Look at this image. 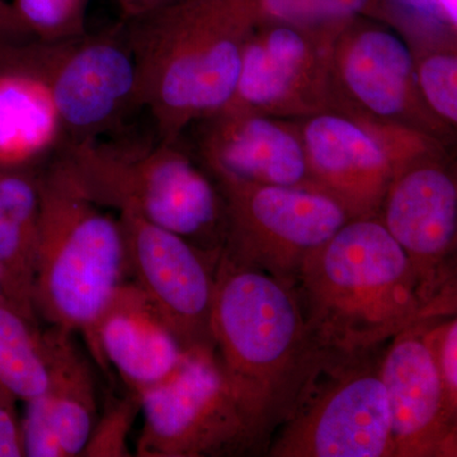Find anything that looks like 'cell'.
<instances>
[{"mask_svg": "<svg viewBox=\"0 0 457 457\" xmlns=\"http://www.w3.org/2000/svg\"><path fill=\"white\" fill-rule=\"evenodd\" d=\"M83 2L89 3V0H83Z\"/></svg>", "mask_w": 457, "mask_h": 457, "instance_id": "cell-31", "label": "cell"}, {"mask_svg": "<svg viewBox=\"0 0 457 457\" xmlns=\"http://www.w3.org/2000/svg\"><path fill=\"white\" fill-rule=\"evenodd\" d=\"M249 29L264 25H343L357 17L390 22L392 0H230Z\"/></svg>", "mask_w": 457, "mask_h": 457, "instance_id": "cell-22", "label": "cell"}, {"mask_svg": "<svg viewBox=\"0 0 457 457\" xmlns=\"http://www.w3.org/2000/svg\"><path fill=\"white\" fill-rule=\"evenodd\" d=\"M64 141L46 87L20 69L0 65V167H41Z\"/></svg>", "mask_w": 457, "mask_h": 457, "instance_id": "cell-20", "label": "cell"}, {"mask_svg": "<svg viewBox=\"0 0 457 457\" xmlns=\"http://www.w3.org/2000/svg\"><path fill=\"white\" fill-rule=\"evenodd\" d=\"M293 290L323 348L366 351L442 317L378 218L351 219L305 261Z\"/></svg>", "mask_w": 457, "mask_h": 457, "instance_id": "cell-2", "label": "cell"}, {"mask_svg": "<svg viewBox=\"0 0 457 457\" xmlns=\"http://www.w3.org/2000/svg\"><path fill=\"white\" fill-rule=\"evenodd\" d=\"M38 192L36 312L49 326L80 333L89 348L99 315L129 279L121 225L78 186L57 154L38 170Z\"/></svg>", "mask_w": 457, "mask_h": 457, "instance_id": "cell-4", "label": "cell"}, {"mask_svg": "<svg viewBox=\"0 0 457 457\" xmlns=\"http://www.w3.org/2000/svg\"><path fill=\"white\" fill-rule=\"evenodd\" d=\"M18 16L36 40H68L87 32L83 0H12Z\"/></svg>", "mask_w": 457, "mask_h": 457, "instance_id": "cell-24", "label": "cell"}, {"mask_svg": "<svg viewBox=\"0 0 457 457\" xmlns=\"http://www.w3.org/2000/svg\"><path fill=\"white\" fill-rule=\"evenodd\" d=\"M212 329L216 356L248 422L254 453H266L324 348L293 288L222 252Z\"/></svg>", "mask_w": 457, "mask_h": 457, "instance_id": "cell-1", "label": "cell"}, {"mask_svg": "<svg viewBox=\"0 0 457 457\" xmlns=\"http://www.w3.org/2000/svg\"><path fill=\"white\" fill-rule=\"evenodd\" d=\"M426 339L437 366L450 407L457 411V319L455 315L428 321Z\"/></svg>", "mask_w": 457, "mask_h": 457, "instance_id": "cell-26", "label": "cell"}, {"mask_svg": "<svg viewBox=\"0 0 457 457\" xmlns=\"http://www.w3.org/2000/svg\"><path fill=\"white\" fill-rule=\"evenodd\" d=\"M137 62V98L156 137L177 141L227 106L252 31L230 0H179L123 21Z\"/></svg>", "mask_w": 457, "mask_h": 457, "instance_id": "cell-3", "label": "cell"}, {"mask_svg": "<svg viewBox=\"0 0 457 457\" xmlns=\"http://www.w3.org/2000/svg\"><path fill=\"white\" fill-rule=\"evenodd\" d=\"M0 297H4V295L2 293V287H0Z\"/></svg>", "mask_w": 457, "mask_h": 457, "instance_id": "cell-30", "label": "cell"}, {"mask_svg": "<svg viewBox=\"0 0 457 457\" xmlns=\"http://www.w3.org/2000/svg\"><path fill=\"white\" fill-rule=\"evenodd\" d=\"M102 371L116 370L130 392L139 395L162 383L186 352L155 306L130 279L114 290L99 315L88 348Z\"/></svg>", "mask_w": 457, "mask_h": 457, "instance_id": "cell-18", "label": "cell"}, {"mask_svg": "<svg viewBox=\"0 0 457 457\" xmlns=\"http://www.w3.org/2000/svg\"><path fill=\"white\" fill-rule=\"evenodd\" d=\"M215 182L227 212L222 253L290 288L305 261L351 220L335 198L317 189Z\"/></svg>", "mask_w": 457, "mask_h": 457, "instance_id": "cell-9", "label": "cell"}, {"mask_svg": "<svg viewBox=\"0 0 457 457\" xmlns=\"http://www.w3.org/2000/svg\"><path fill=\"white\" fill-rule=\"evenodd\" d=\"M121 11L122 21L137 20L170 7L179 0H114Z\"/></svg>", "mask_w": 457, "mask_h": 457, "instance_id": "cell-29", "label": "cell"}, {"mask_svg": "<svg viewBox=\"0 0 457 457\" xmlns=\"http://www.w3.org/2000/svg\"><path fill=\"white\" fill-rule=\"evenodd\" d=\"M330 86V110L408 126L446 145L453 139L420 99L411 45L381 21L357 17L342 29Z\"/></svg>", "mask_w": 457, "mask_h": 457, "instance_id": "cell-11", "label": "cell"}, {"mask_svg": "<svg viewBox=\"0 0 457 457\" xmlns=\"http://www.w3.org/2000/svg\"><path fill=\"white\" fill-rule=\"evenodd\" d=\"M40 168L0 167V287L5 299L36 324Z\"/></svg>", "mask_w": 457, "mask_h": 457, "instance_id": "cell-19", "label": "cell"}, {"mask_svg": "<svg viewBox=\"0 0 457 457\" xmlns=\"http://www.w3.org/2000/svg\"><path fill=\"white\" fill-rule=\"evenodd\" d=\"M14 394L0 383V457H22L25 453L22 418Z\"/></svg>", "mask_w": 457, "mask_h": 457, "instance_id": "cell-27", "label": "cell"}, {"mask_svg": "<svg viewBox=\"0 0 457 457\" xmlns=\"http://www.w3.org/2000/svg\"><path fill=\"white\" fill-rule=\"evenodd\" d=\"M348 23L255 27L243 45L236 90L227 106L288 120L330 110L333 50Z\"/></svg>", "mask_w": 457, "mask_h": 457, "instance_id": "cell-12", "label": "cell"}, {"mask_svg": "<svg viewBox=\"0 0 457 457\" xmlns=\"http://www.w3.org/2000/svg\"><path fill=\"white\" fill-rule=\"evenodd\" d=\"M428 321L393 337L381 354L394 457L456 456L457 411L450 407L426 339Z\"/></svg>", "mask_w": 457, "mask_h": 457, "instance_id": "cell-15", "label": "cell"}, {"mask_svg": "<svg viewBox=\"0 0 457 457\" xmlns=\"http://www.w3.org/2000/svg\"><path fill=\"white\" fill-rule=\"evenodd\" d=\"M117 218L129 276L155 306L180 347L186 353L216 352L212 317L221 253L203 251L137 213L121 212Z\"/></svg>", "mask_w": 457, "mask_h": 457, "instance_id": "cell-13", "label": "cell"}, {"mask_svg": "<svg viewBox=\"0 0 457 457\" xmlns=\"http://www.w3.org/2000/svg\"><path fill=\"white\" fill-rule=\"evenodd\" d=\"M0 65L20 69L46 87L64 145L114 137L141 110L137 62L123 21L68 40L0 44Z\"/></svg>", "mask_w": 457, "mask_h": 457, "instance_id": "cell-7", "label": "cell"}, {"mask_svg": "<svg viewBox=\"0 0 457 457\" xmlns=\"http://www.w3.org/2000/svg\"><path fill=\"white\" fill-rule=\"evenodd\" d=\"M33 38L12 3L0 0V44H20Z\"/></svg>", "mask_w": 457, "mask_h": 457, "instance_id": "cell-28", "label": "cell"}, {"mask_svg": "<svg viewBox=\"0 0 457 457\" xmlns=\"http://www.w3.org/2000/svg\"><path fill=\"white\" fill-rule=\"evenodd\" d=\"M411 45L414 77L428 112L447 131L457 126V51L453 36L427 45Z\"/></svg>", "mask_w": 457, "mask_h": 457, "instance_id": "cell-23", "label": "cell"}, {"mask_svg": "<svg viewBox=\"0 0 457 457\" xmlns=\"http://www.w3.org/2000/svg\"><path fill=\"white\" fill-rule=\"evenodd\" d=\"M312 179L350 219L378 218L394 168L378 140L347 114L297 120Z\"/></svg>", "mask_w": 457, "mask_h": 457, "instance_id": "cell-16", "label": "cell"}, {"mask_svg": "<svg viewBox=\"0 0 457 457\" xmlns=\"http://www.w3.org/2000/svg\"><path fill=\"white\" fill-rule=\"evenodd\" d=\"M195 125L198 163L213 179L320 191L297 120L225 106Z\"/></svg>", "mask_w": 457, "mask_h": 457, "instance_id": "cell-14", "label": "cell"}, {"mask_svg": "<svg viewBox=\"0 0 457 457\" xmlns=\"http://www.w3.org/2000/svg\"><path fill=\"white\" fill-rule=\"evenodd\" d=\"M49 378L44 329L0 297V383L29 403L45 393Z\"/></svg>", "mask_w": 457, "mask_h": 457, "instance_id": "cell-21", "label": "cell"}, {"mask_svg": "<svg viewBox=\"0 0 457 457\" xmlns=\"http://www.w3.org/2000/svg\"><path fill=\"white\" fill-rule=\"evenodd\" d=\"M384 345L366 351L324 348L270 438L267 455L394 457L380 376Z\"/></svg>", "mask_w": 457, "mask_h": 457, "instance_id": "cell-6", "label": "cell"}, {"mask_svg": "<svg viewBox=\"0 0 457 457\" xmlns=\"http://www.w3.org/2000/svg\"><path fill=\"white\" fill-rule=\"evenodd\" d=\"M378 218L407 255L423 296L456 314L457 183L446 152L394 171Z\"/></svg>", "mask_w": 457, "mask_h": 457, "instance_id": "cell-10", "label": "cell"}, {"mask_svg": "<svg viewBox=\"0 0 457 457\" xmlns=\"http://www.w3.org/2000/svg\"><path fill=\"white\" fill-rule=\"evenodd\" d=\"M57 155L99 206L137 213L203 251L224 249V198L180 139L89 140L65 144Z\"/></svg>", "mask_w": 457, "mask_h": 457, "instance_id": "cell-5", "label": "cell"}, {"mask_svg": "<svg viewBox=\"0 0 457 457\" xmlns=\"http://www.w3.org/2000/svg\"><path fill=\"white\" fill-rule=\"evenodd\" d=\"M139 394L129 392L121 400H116L97 420L84 447L86 457L131 456L129 450V436L137 414L140 413Z\"/></svg>", "mask_w": 457, "mask_h": 457, "instance_id": "cell-25", "label": "cell"}, {"mask_svg": "<svg viewBox=\"0 0 457 457\" xmlns=\"http://www.w3.org/2000/svg\"><path fill=\"white\" fill-rule=\"evenodd\" d=\"M74 336L59 327L44 329L50 378L45 393L26 403V456H82L97 423L95 371Z\"/></svg>", "mask_w": 457, "mask_h": 457, "instance_id": "cell-17", "label": "cell"}, {"mask_svg": "<svg viewBox=\"0 0 457 457\" xmlns=\"http://www.w3.org/2000/svg\"><path fill=\"white\" fill-rule=\"evenodd\" d=\"M140 457L254 453L253 438L216 352H187L179 368L140 395Z\"/></svg>", "mask_w": 457, "mask_h": 457, "instance_id": "cell-8", "label": "cell"}]
</instances>
